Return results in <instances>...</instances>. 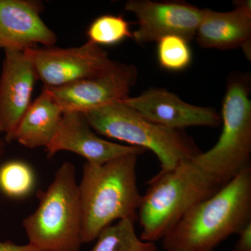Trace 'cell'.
<instances>
[{
	"label": "cell",
	"mask_w": 251,
	"mask_h": 251,
	"mask_svg": "<svg viewBox=\"0 0 251 251\" xmlns=\"http://www.w3.org/2000/svg\"><path fill=\"white\" fill-rule=\"evenodd\" d=\"M251 222V166L198 202L162 239L167 251H213Z\"/></svg>",
	"instance_id": "1"
},
{
	"label": "cell",
	"mask_w": 251,
	"mask_h": 251,
	"mask_svg": "<svg viewBox=\"0 0 251 251\" xmlns=\"http://www.w3.org/2000/svg\"><path fill=\"white\" fill-rule=\"evenodd\" d=\"M138 157L131 153L103 164L84 165L78 184L83 244L96 240L114 221L138 219L142 198L137 185Z\"/></svg>",
	"instance_id": "2"
},
{
	"label": "cell",
	"mask_w": 251,
	"mask_h": 251,
	"mask_svg": "<svg viewBox=\"0 0 251 251\" xmlns=\"http://www.w3.org/2000/svg\"><path fill=\"white\" fill-rule=\"evenodd\" d=\"M148 184L137 220L141 227L140 239L152 243L163 239L193 206L223 186L191 159L171 171H160Z\"/></svg>",
	"instance_id": "3"
},
{
	"label": "cell",
	"mask_w": 251,
	"mask_h": 251,
	"mask_svg": "<svg viewBox=\"0 0 251 251\" xmlns=\"http://www.w3.org/2000/svg\"><path fill=\"white\" fill-rule=\"evenodd\" d=\"M37 198V209L23 220L28 244L43 251H79L82 210L75 166L64 162Z\"/></svg>",
	"instance_id": "4"
},
{
	"label": "cell",
	"mask_w": 251,
	"mask_h": 251,
	"mask_svg": "<svg viewBox=\"0 0 251 251\" xmlns=\"http://www.w3.org/2000/svg\"><path fill=\"white\" fill-rule=\"evenodd\" d=\"M83 114L99 134L152 151L162 172L171 171L201 152L182 130L153 123L122 100Z\"/></svg>",
	"instance_id": "5"
},
{
	"label": "cell",
	"mask_w": 251,
	"mask_h": 251,
	"mask_svg": "<svg viewBox=\"0 0 251 251\" xmlns=\"http://www.w3.org/2000/svg\"><path fill=\"white\" fill-rule=\"evenodd\" d=\"M250 94L249 75L237 72L229 77L223 101V129L219 139L210 150L191 158L223 186L251 166Z\"/></svg>",
	"instance_id": "6"
},
{
	"label": "cell",
	"mask_w": 251,
	"mask_h": 251,
	"mask_svg": "<svg viewBox=\"0 0 251 251\" xmlns=\"http://www.w3.org/2000/svg\"><path fill=\"white\" fill-rule=\"evenodd\" d=\"M24 51L32 62L38 80L48 88L62 87L95 76L113 61L106 50L89 41L77 47L36 46Z\"/></svg>",
	"instance_id": "7"
},
{
	"label": "cell",
	"mask_w": 251,
	"mask_h": 251,
	"mask_svg": "<svg viewBox=\"0 0 251 251\" xmlns=\"http://www.w3.org/2000/svg\"><path fill=\"white\" fill-rule=\"evenodd\" d=\"M138 77V69L133 64L112 61L95 76L62 87L45 88L63 111L85 113L129 97Z\"/></svg>",
	"instance_id": "8"
},
{
	"label": "cell",
	"mask_w": 251,
	"mask_h": 251,
	"mask_svg": "<svg viewBox=\"0 0 251 251\" xmlns=\"http://www.w3.org/2000/svg\"><path fill=\"white\" fill-rule=\"evenodd\" d=\"M125 9L138 20L133 39L140 45L158 42L171 35L192 40L202 15V9L182 1L129 0Z\"/></svg>",
	"instance_id": "9"
},
{
	"label": "cell",
	"mask_w": 251,
	"mask_h": 251,
	"mask_svg": "<svg viewBox=\"0 0 251 251\" xmlns=\"http://www.w3.org/2000/svg\"><path fill=\"white\" fill-rule=\"evenodd\" d=\"M122 101L150 121L172 129L217 127L221 121V116L214 109L186 103L164 89L150 88L137 97H128Z\"/></svg>",
	"instance_id": "10"
},
{
	"label": "cell",
	"mask_w": 251,
	"mask_h": 251,
	"mask_svg": "<svg viewBox=\"0 0 251 251\" xmlns=\"http://www.w3.org/2000/svg\"><path fill=\"white\" fill-rule=\"evenodd\" d=\"M76 153L87 162L100 165L125 155L143 154L144 149L120 145L100 138L93 131L83 113L64 112L57 133L46 148L48 156L59 151Z\"/></svg>",
	"instance_id": "11"
},
{
	"label": "cell",
	"mask_w": 251,
	"mask_h": 251,
	"mask_svg": "<svg viewBox=\"0 0 251 251\" xmlns=\"http://www.w3.org/2000/svg\"><path fill=\"white\" fill-rule=\"evenodd\" d=\"M35 69L24 50H5L0 76V133L10 143L18 124L31 103Z\"/></svg>",
	"instance_id": "12"
},
{
	"label": "cell",
	"mask_w": 251,
	"mask_h": 251,
	"mask_svg": "<svg viewBox=\"0 0 251 251\" xmlns=\"http://www.w3.org/2000/svg\"><path fill=\"white\" fill-rule=\"evenodd\" d=\"M43 11L42 3L35 0H0V49L53 46L57 35L43 21Z\"/></svg>",
	"instance_id": "13"
},
{
	"label": "cell",
	"mask_w": 251,
	"mask_h": 251,
	"mask_svg": "<svg viewBox=\"0 0 251 251\" xmlns=\"http://www.w3.org/2000/svg\"><path fill=\"white\" fill-rule=\"evenodd\" d=\"M228 12L202 9V18L196 31L198 44L204 49H233L250 40V0L237 1Z\"/></svg>",
	"instance_id": "14"
},
{
	"label": "cell",
	"mask_w": 251,
	"mask_h": 251,
	"mask_svg": "<svg viewBox=\"0 0 251 251\" xmlns=\"http://www.w3.org/2000/svg\"><path fill=\"white\" fill-rule=\"evenodd\" d=\"M63 113L59 104L44 87L20 120L10 143L16 141L29 149L46 148L58 130Z\"/></svg>",
	"instance_id": "15"
},
{
	"label": "cell",
	"mask_w": 251,
	"mask_h": 251,
	"mask_svg": "<svg viewBox=\"0 0 251 251\" xmlns=\"http://www.w3.org/2000/svg\"><path fill=\"white\" fill-rule=\"evenodd\" d=\"M135 221L122 220L103 229L90 251H156L155 243L144 242L135 232Z\"/></svg>",
	"instance_id": "16"
},
{
	"label": "cell",
	"mask_w": 251,
	"mask_h": 251,
	"mask_svg": "<svg viewBox=\"0 0 251 251\" xmlns=\"http://www.w3.org/2000/svg\"><path fill=\"white\" fill-rule=\"evenodd\" d=\"M35 184L31 167L20 160H11L0 166V191L11 198L27 196Z\"/></svg>",
	"instance_id": "17"
},
{
	"label": "cell",
	"mask_w": 251,
	"mask_h": 251,
	"mask_svg": "<svg viewBox=\"0 0 251 251\" xmlns=\"http://www.w3.org/2000/svg\"><path fill=\"white\" fill-rule=\"evenodd\" d=\"M89 41L96 45L113 46L133 38L129 23L122 16L103 15L91 23L87 31Z\"/></svg>",
	"instance_id": "18"
},
{
	"label": "cell",
	"mask_w": 251,
	"mask_h": 251,
	"mask_svg": "<svg viewBox=\"0 0 251 251\" xmlns=\"http://www.w3.org/2000/svg\"><path fill=\"white\" fill-rule=\"evenodd\" d=\"M188 40L181 36H165L158 41L157 57L163 69L171 72L184 70L192 61V52Z\"/></svg>",
	"instance_id": "19"
},
{
	"label": "cell",
	"mask_w": 251,
	"mask_h": 251,
	"mask_svg": "<svg viewBox=\"0 0 251 251\" xmlns=\"http://www.w3.org/2000/svg\"><path fill=\"white\" fill-rule=\"evenodd\" d=\"M238 235L239 237L233 251H251V222Z\"/></svg>",
	"instance_id": "20"
},
{
	"label": "cell",
	"mask_w": 251,
	"mask_h": 251,
	"mask_svg": "<svg viewBox=\"0 0 251 251\" xmlns=\"http://www.w3.org/2000/svg\"><path fill=\"white\" fill-rule=\"evenodd\" d=\"M0 251H43L37 248L27 244L25 245H18L10 241H0Z\"/></svg>",
	"instance_id": "21"
},
{
	"label": "cell",
	"mask_w": 251,
	"mask_h": 251,
	"mask_svg": "<svg viewBox=\"0 0 251 251\" xmlns=\"http://www.w3.org/2000/svg\"><path fill=\"white\" fill-rule=\"evenodd\" d=\"M251 39L250 40H248L244 42V44H242L241 47L242 48L243 50H244V53H245L246 56L248 59H251Z\"/></svg>",
	"instance_id": "22"
},
{
	"label": "cell",
	"mask_w": 251,
	"mask_h": 251,
	"mask_svg": "<svg viewBox=\"0 0 251 251\" xmlns=\"http://www.w3.org/2000/svg\"><path fill=\"white\" fill-rule=\"evenodd\" d=\"M2 150H3V143H2V142H1V140H0V156H1V153H2Z\"/></svg>",
	"instance_id": "23"
},
{
	"label": "cell",
	"mask_w": 251,
	"mask_h": 251,
	"mask_svg": "<svg viewBox=\"0 0 251 251\" xmlns=\"http://www.w3.org/2000/svg\"><path fill=\"white\" fill-rule=\"evenodd\" d=\"M177 251V250H175V251Z\"/></svg>",
	"instance_id": "24"
}]
</instances>
